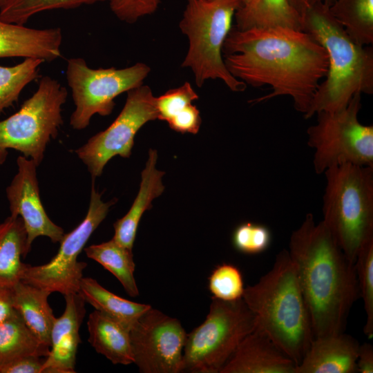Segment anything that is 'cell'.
Returning a JSON list of instances; mask_svg holds the SVG:
<instances>
[{"label": "cell", "mask_w": 373, "mask_h": 373, "mask_svg": "<svg viewBox=\"0 0 373 373\" xmlns=\"http://www.w3.org/2000/svg\"><path fill=\"white\" fill-rule=\"evenodd\" d=\"M222 52L235 78L254 87L271 88V93L253 103L288 96L303 117L328 69L327 54L320 44L303 30L285 27H232Z\"/></svg>", "instance_id": "cell-1"}, {"label": "cell", "mask_w": 373, "mask_h": 373, "mask_svg": "<svg viewBox=\"0 0 373 373\" xmlns=\"http://www.w3.org/2000/svg\"><path fill=\"white\" fill-rule=\"evenodd\" d=\"M238 30L285 27L302 30L301 17L288 0H247L234 15Z\"/></svg>", "instance_id": "cell-22"}, {"label": "cell", "mask_w": 373, "mask_h": 373, "mask_svg": "<svg viewBox=\"0 0 373 373\" xmlns=\"http://www.w3.org/2000/svg\"><path fill=\"white\" fill-rule=\"evenodd\" d=\"M198 99V95L189 82L170 89L155 97L157 119L168 122Z\"/></svg>", "instance_id": "cell-33"}, {"label": "cell", "mask_w": 373, "mask_h": 373, "mask_svg": "<svg viewBox=\"0 0 373 373\" xmlns=\"http://www.w3.org/2000/svg\"><path fill=\"white\" fill-rule=\"evenodd\" d=\"M291 6L302 17L304 13L312 6L323 0H288Z\"/></svg>", "instance_id": "cell-39"}, {"label": "cell", "mask_w": 373, "mask_h": 373, "mask_svg": "<svg viewBox=\"0 0 373 373\" xmlns=\"http://www.w3.org/2000/svg\"><path fill=\"white\" fill-rule=\"evenodd\" d=\"M271 242V233L267 226L250 222L239 224L232 235V243L235 249L249 255L265 251Z\"/></svg>", "instance_id": "cell-32"}, {"label": "cell", "mask_w": 373, "mask_h": 373, "mask_svg": "<svg viewBox=\"0 0 373 373\" xmlns=\"http://www.w3.org/2000/svg\"><path fill=\"white\" fill-rule=\"evenodd\" d=\"M186 337L177 318L151 307L130 329L133 363L142 373L181 372Z\"/></svg>", "instance_id": "cell-13"}, {"label": "cell", "mask_w": 373, "mask_h": 373, "mask_svg": "<svg viewBox=\"0 0 373 373\" xmlns=\"http://www.w3.org/2000/svg\"><path fill=\"white\" fill-rule=\"evenodd\" d=\"M289 254L309 310L314 338L345 332L360 298L354 264L321 220L307 213L291 234Z\"/></svg>", "instance_id": "cell-2"}, {"label": "cell", "mask_w": 373, "mask_h": 373, "mask_svg": "<svg viewBox=\"0 0 373 373\" xmlns=\"http://www.w3.org/2000/svg\"><path fill=\"white\" fill-rule=\"evenodd\" d=\"M89 207L85 218L72 231L65 233L57 254L46 264L32 266L23 263L20 280L63 296L78 293L87 266L77 260L78 256L95 230L106 217L117 199L102 200V193L92 180Z\"/></svg>", "instance_id": "cell-11"}, {"label": "cell", "mask_w": 373, "mask_h": 373, "mask_svg": "<svg viewBox=\"0 0 373 373\" xmlns=\"http://www.w3.org/2000/svg\"><path fill=\"white\" fill-rule=\"evenodd\" d=\"M246 1H247V0H240V1H241V5H242L244 2H245Z\"/></svg>", "instance_id": "cell-42"}, {"label": "cell", "mask_w": 373, "mask_h": 373, "mask_svg": "<svg viewBox=\"0 0 373 373\" xmlns=\"http://www.w3.org/2000/svg\"><path fill=\"white\" fill-rule=\"evenodd\" d=\"M360 298L366 315L364 333L373 336V238L367 241L358 251L354 262Z\"/></svg>", "instance_id": "cell-30"}, {"label": "cell", "mask_w": 373, "mask_h": 373, "mask_svg": "<svg viewBox=\"0 0 373 373\" xmlns=\"http://www.w3.org/2000/svg\"><path fill=\"white\" fill-rule=\"evenodd\" d=\"M64 296L65 309L53 323L50 351L44 359L43 373L75 372L76 354L81 342L79 329L86 314V301L79 293Z\"/></svg>", "instance_id": "cell-15"}, {"label": "cell", "mask_w": 373, "mask_h": 373, "mask_svg": "<svg viewBox=\"0 0 373 373\" xmlns=\"http://www.w3.org/2000/svg\"><path fill=\"white\" fill-rule=\"evenodd\" d=\"M157 153L149 149L145 168L142 171L137 195L127 213L114 224L113 239L123 247L132 250L139 222L143 213L152 207V202L164 190L162 178L164 172L156 169Z\"/></svg>", "instance_id": "cell-19"}, {"label": "cell", "mask_w": 373, "mask_h": 373, "mask_svg": "<svg viewBox=\"0 0 373 373\" xmlns=\"http://www.w3.org/2000/svg\"><path fill=\"white\" fill-rule=\"evenodd\" d=\"M12 287L0 285V324L17 312L13 305Z\"/></svg>", "instance_id": "cell-37"}, {"label": "cell", "mask_w": 373, "mask_h": 373, "mask_svg": "<svg viewBox=\"0 0 373 373\" xmlns=\"http://www.w3.org/2000/svg\"><path fill=\"white\" fill-rule=\"evenodd\" d=\"M157 119L155 97L150 87L141 85L128 90L125 104L113 122L75 150L92 180L102 174L104 166L113 157H129L137 131L146 122Z\"/></svg>", "instance_id": "cell-12"}, {"label": "cell", "mask_w": 373, "mask_h": 373, "mask_svg": "<svg viewBox=\"0 0 373 373\" xmlns=\"http://www.w3.org/2000/svg\"><path fill=\"white\" fill-rule=\"evenodd\" d=\"M208 287L213 298L225 301L242 298L245 288L241 271L229 263L219 265L213 270Z\"/></svg>", "instance_id": "cell-31"}, {"label": "cell", "mask_w": 373, "mask_h": 373, "mask_svg": "<svg viewBox=\"0 0 373 373\" xmlns=\"http://www.w3.org/2000/svg\"><path fill=\"white\" fill-rule=\"evenodd\" d=\"M297 365L258 327L237 346L220 373H296Z\"/></svg>", "instance_id": "cell-16"}, {"label": "cell", "mask_w": 373, "mask_h": 373, "mask_svg": "<svg viewBox=\"0 0 373 373\" xmlns=\"http://www.w3.org/2000/svg\"><path fill=\"white\" fill-rule=\"evenodd\" d=\"M15 309L45 345L50 346V332L55 320L48 298L51 292L32 285L18 282L12 287Z\"/></svg>", "instance_id": "cell-21"}, {"label": "cell", "mask_w": 373, "mask_h": 373, "mask_svg": "<svg viewBox=\"0 0 373 373\" xmlns=\"http://www.w3.org/2000/svg\"><path fill=\"white\" fill-rule=\"evenodd\" d=\"M17 172L6 188L10 216L20 217L26 231V254L33 241L46 236L53 243H59L65 235L64 229L54 223L42 204L35 162L23 155L17 159Z\"/></svg>", "instance_id": "cell-14"}, {"label": "cell", "mask_w": 373, "mask_h": 373, "mask_svg": "<svg viewBox=\"0 0 373 373\" xmlns=\"http://www.w3.org/2000/svg\"><path fill=\"white\" fill-rule=\"evenodd\" d=\"M359 346L345 332L314 338L296 373H356Z\"/></svg>", "instance_id": "cell-17"}, {"label": "cell", "mask_w": 373, "mask_h": 373, "mask_svg": "<svg viewBox=\"0 0 373 373\" xmlns=\"http://www.w3.org/2000/svg\"><path fill=\"white\" fill-rule=\"evenodd\" d=\"M44 60L26 58L13 66H0V113L17 101L22 90L37 77Z\"/></svg>", "instance_id": "cell-28"}, {"label": "cell", "mask_w": 373, "mask_h": 373, "mask_svg": "<svg viewBox=\"0 0 373 373\" xmlns=\"http://www.w3.org/2000/svg\"><path fill=\"white\" fill-rule=\"evenodd\" d=\"M166 122L175 131L196 134L201 124L200 111L191 104Z\"/></svg>", "instance_id": "cell-35"}, {"label": "cell", "mask_w": 373, "mask_h": 373, "mask_svg": "<svg viewBox=\"0 0 373 373\" xmlns=\"http://www.w3.org/2000/svg\"><path fill=\"white\" fill-rule=\"evenodd\" d=\"M29 355L0 366V373H43L44 359Z\"/></svg>", "instance_id": "cell-36"}, {"label": "cell", "mask_w": 373, "mask_h": 373, "mask_svg": "<svg viewBox=\"0 0 373 373\" xmlns=\"http://www.w3.org/2000/svg\"><path fill=\"white\" fill-rule=\"evenodd\" d=\"M50 347L43 344L16 312L0 324V366L19 358L48 356Z\"/></svg>", "instance_id": "cell-25"}, {"label": "cell", "mask_w": 373, "mask_h": 373, "mask_svg": "<svg viewBox=\"0 0 373 373\" xmlns=\"http://www.w3.org/2000/svg\"><path fill=\"white\" fill-rule=\"evenodd\" d=\"M302 30L325 50L328 69L320 83L309 119L321 111L344 108L356 94L373 93V48L354 41L332 16L328 6L318 2L302 16Z\"/></svg>", "instance_id": "cell-4"}, {"label": "cell", "mask_w": 373, "mask_h": 373, "mask_svg": "<svg viewBox=\"0 0 373 373\" xmlns=\"http://www.w3.org/2000/svg\"><path fill=\"white\" fill-rule=\"evenodd\" d=\"M66 88L50 76L43 77L35 93L20 109L0 121V166L9 149H15L39 166L48 143L55 139L63 123L61 106Z\"/></svg>", "instance_id": "cell-8"}, {"label": "cell", "mask_w": 373, "mask_h": 373, "mask_svg": "<svg viewBox=\"0 0 373 373\" xmlns=\"http://www.w3.org/2000/svg\"><path fill=\"white\" fill-rule=\"evenodd\" d=\"M26 254V231L20 217L8 216L0 223V285L13 287L20 281Z\"/></svg>", "instance_id": "cell-23"}, {"label": "cell", "mask_w": 373, "mask_h": 373, "mask_svg": "<svg viewBox=\"0 0 373 373\" xmlns=\"http://www.w3.org/2000/svg\"><path fill=\"white\" fill-rule=\"evenodd\" d=\"M150 70L144 63L124 68H91L82 57L68 59L66 78L75 106L70 126L82 130L94 115H109L115 105V98L142 85Z\"/></svg>", "instance_id": "cell-10"}, {"label": "cell", "mask_w": 373, "mask_h": 373, "mask_svg": "<svg viewBox=\"0 0 373 373\" xmlns=\"http://www.w3.org/2000/svg\"><path fill=\"white\" fill-rule=\"evenodd\" d=\"M333 18L356 44L373 43V0H335L328 7Z\"/></svg>", "instance_id": "cell-27"}, {"label": "cell", "mask_w": 373, "mask_h": 373, "mask_svg": "<svg viewBox=\"0 0 373 373\" xmlns=\"http://www.w3.org/2000/svg\"><path fill=\"white\" fill-rule=\"evenodd\" d=\"M14 0H0V10L10 5Z\"/></svg>", "instance_id": "cell-40"}, {"label": "cell", "mask_w": 373, "mask_h": 373, "mask_svg": "<svg viewBox=\"0 0 373 373\" xmlns=\"http://www.w3.org/2000/svg\"><path fill=\"white\" fill-rule=\"evenodd\" d=\"M357 372H373V346L364 343L359 346L356 361Z\"/></svg>", "instance_id": "cell-38"}, {"label": "cell", "mask_w": 373, "mask_h": 373, "mask_svg": "<svg viewBox=\"0 0 373 373\" xmlns=\"http://www.w3.org/2000/svg\"><path fill=\"white\" fill-rule=\"evenodd\" d=\"M84 300L97 310L128 327L151 306L124 299L102 287L96 280L83 277L78 290Z\"/></svg>", "instance_id": "cell-24"}, {"label": "cell", "mask_w": 373, "mask_h": 373, "mask_svg": "<svg viewBox=\"0 0 373 373\" xmlns=\"http://www.w3.org/2000/svg\"><path fill=\"white\" fill-rule=\"evenodd\" d=\"M87 256L110 271L120 282L131 297L139 295L134 277L135 264L132 250L119 245L113 238L84 249Z\"/></svg>", "instance_id": "cell-26"}, {"label": "cell", "mask_w": 373, "mask_h": 373, "mask_svg": "<svg viewBox=\"0 0 373 373\" xmlns=\"http://www.w3.org/2000/svg\"><path fill=\"white\" fill-rule=\"evenodd\" d=\"M161 0H108L113 14L121 21L133 23L154 13Z\"/></svg>", "instance_id": "cell-34"}, {"label": "cell", "mask_w": 373, "mask_h": 373, "mask_svg": "<svg viewBox=\"0 0 373 373\" xmlns=\"http://www.w3.org/2000/svg\"><path fill=\"white\" fill-rule=\"evenodd\" d=\"M106 1H108V0H14L7 7L0 10V20L23 25L31 17L41 12L75 8L85 4Z\"/></svg>", "instance_id": "cell-29"}, {"label": "cell", "mask_w": 373, "mask_h": 373, "mask_svg": "<svg viewBox=\"0 0 373 373\" xmlns=\"http://www.w3.org/2000/svg\"><path fill=\"white\" fill-rule=\"evenodd\" d=\"M361 94H356L343 109L321 111L307 130V144L314 150L318 174L343 164L373 166V126L360 122Z\"/></svg>", "instance_id": "cell-9"}, {"label": "cell", "mask_w": 373, "mask_h": 373, "mask_svg": "<svg viewBox=\"0 0 373 373\" xmlns=\"http://www.w3.org/2000/svg\"><path fill=\"white\" fill-rule=\"evenodd\" d=\"M323 222L349 260L373 238V166L343 164L324 172Z\"/></svg>", "instance_id": "cell-5"}, {"label": "cell", "mask_w": 373, "mask_h": 373, "mask_svg": "<svg viewBox=\"0 0 373 373\" xmlns=\"http://www.w3.org/2000/svg\"><path fill=\"white\" fill-rule=\"evenodd\" d=\"M87 327L88 342L97 353L115 365L133 363L130 327L95 309L89 314Z\"/></svg>", "instance_id": "cell-20"}, {"label": "cell", "mask_w": 373, "mask_h": 373, "mask_svg": "<svg viewBox=\"0 0 373 373\" xmlns=\"http://www.w3.org/2000/svg\"><path fill=\"white\" fill-rule=\"evenodd\" d=\"M59 28L35 29L0 20V58H37L51 61L61 56Z\"/></svg>", "instance_id": "cell-18"}, {"label": "cell", "mask_w": 373, "mask_h": 373, "mask_svg": "<svg viewBox=\"0 0 373 373\" xmlns=\"http://www.w3.org/2000/svg\"><path fill=\"white\" fill-rule=\"evenodd\" d=\"M256 325V316L242 298L225 301L212 297L206 319L186 334L181 372L220 373Z\"/></svg>", "instance_id": "cell-7"}, {"label": "cell", "mask_w": 373, "mask_h": 373, "mask_svg": "<svg viewBox=\"0 0 373 373\" xmlns=\"http://www.w3.org/2000/svg\"><path fill=\"white\" fill-rule=\"evenodd\" d=\"M242 299L265 332L298 365L314 338L310 316L289 251L281 250L271 269L245 288Z\"/></svg>", "instance_id": "cell-3"}, {"label": "cell", "mask_w": 373, "mask_h": 373, "mask_svg": "<svg viewBox=\"0 0 373 373\" xmlns=\"http://www.w3.org/2000/svg\"><path fill=\"white\" fill-rule=\"evenodd\" d=\"M240 6V0H187L179 24L189 41L182 67L191 69L198 87L207 79H219L233 92L246 89L247 84L229 72L222 55L224 42Z\"/></svg>", "instance_id": "cell-6"}, {"label": "cell", "mask_w": 373, "mask_h": 373, "mask_svg": "<svg viewBox=\"0 0 373 373\" xmlns=\"http://www.w3.org/2000/svg\"><path fill=\"white\" fill-rule=\"evenodd\" d=\"M335 0H323V3L327 6H330L334 2Z\"/></svg>", "instance_id": "cell-41"}]
</instances>
